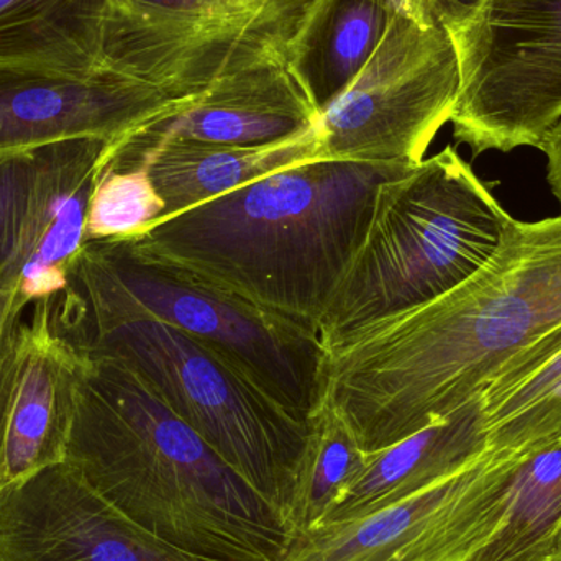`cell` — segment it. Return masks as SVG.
Returning <instances> with one entry per match:
<instances>
[{"label":"cell","instance_id":"obj_1","mask_svg":"<svg viewBox=\"0 0 561 561\" xmlns=\"http://www.w3.org/2000/svg\"><path fill=\"white\" fill-rule=\"evenodd\" d=\"M561 335V214L511 220L470 279L329 355L322 404L366 454L444 421L540 343Z\"/></svg>","mask_w":561,"mask_h":561},{"label":"cell","instance_id":"obj_2","mask_svg":"<svg viewBox=\"0 0 561 561\" xmlns=\"http://www.w3.org/2000/svg\"><path fill=\"white\" fill-rule=\"evenodd\" d=\"M79 355L66 463L131 523L181 553L283 560L296 536L286 517L137 373L107 356Z\"/></svg>","mask_w":561,"mask_h":561},{"label":"cell","instance_id":"obj_3","mask_svg":"<svg viewBox=\"0 0 561 561\" xmlns=\"http://www.w3.org/2000/svg\"><path fill=\"white\" fill-rule=\"evenodd\" d=\"M411 170L306 161L127 240L150 259L319 327L365 237L379 184Z\"/></svg>","mask_w":561,"mask_h":561},{"label":"cell","instance_id":"obj_4","mask_svg":"<svg viewBox=\"0 0 561 561\" xmlns=\"http://www.w3.org/2000/svg\"><path fill=\"white\" fill-rule=\"evenodd\" d=\"M51 309L76 352L117 359L137 373L289 523L310 421L219 350L145 312L82 253Z\"/></svg>","mask_w":561,"mask_h":561},{"label":"cell","instance_id":"obj_5","mask_svg":"<svg viewBox=\"0 0 561 561\" xmlns=\"http://www.w3.org/2000/svg\"><path fill=\"white\" fill-rule=\"evenodd\" d=\"M454 147L379 184L371 219L319 322L327 353L480 272L513 217Z\"/></svg>","mask_w":561,"mask_h":561},{"label":"cell","instance_id":"obj_6","mask_svg":"<svg viewBox=\"0 0 561 561\" xmlns=\"http://www.w3.org/2000/svg\"><path fill=\"white\" fill-rule=\"evenodd\" d=\"M81 253L145 312L229 356L294 414L310 421L322 404L329 353L319 327L150 259L128 240L89 242Z\"/></svg>","mask_w":561,"mask_h":561},{"label":"cell","instance_id":"obj_7","mask_svg":"<svg viewBox=\"0 0 561 561\" xmlns=\"http://www.w3.org/2000/svg\"><path fill=\"white\" fill-rule=\"evenodd\" d=\"M445 28L458 65L457 144L477 157L540 150L561 118V0H480Z\"/></svg>","mask_w":561,"mask_h":561},{"label":"cell","instance_id":"obj_8","mask_svg":"<svg viewBox=\"0 0 561 561\" xmlns=\"http://www.w3.org/2000/svg\"><path fill=\"white\" fill-rule=\"evenodd\" d=\"M457 94L447 28L404 0L362 71L320 111L322 160L419 167Z\"/></svg>","mask_w":561,"mask_h":561},{"label":"cell","instance_id":"obj_9","mask_svg":"<svg viewBox=\"0 0 561 561\" xmlns=\"http://www.w3.org/2000/svg\"><path fill=\"white\" fill-rule=\"evenodd\" d=\"M114 145L85 138L0 154V293L26 306L65 293Z\"/></svg>","mask_w":561,"mask_h":561},{"label":"cell","instance_id":"obj_10","mask_svg":"<svg viewBox=\"0 0 561 561\" xmlns=\"http://www.w3.org/2000/svg\"><path fill=\"white\" fill-rule=\"evenodd\" d=\"M519 460L486 454L378 513L299 534L280 561H468L496 527Z\"/></svg>","mask_w":561,"mask_h":561},{"label":"cell","instance_id":"obj_11","mask_svg":"<svg viewBox=\"0 0 561 561\" xmlns=\"http://www.w3.org/2000/svg\"><path fill=\"white\" fill-rule=\"evenodd\" d=\"M197 94L107 69L75 76L0 68V154L85 138L118 144Z\"/></svg>","mask_w":561,"mask_h":561},{"label":"cell","instance_id":"obj_12","mask_svg":"<svg viewBox=\"0 0 561 561\" xmlns=\"http://www.w3.org/2000/svg\"><path fill=\"white\" fill-rule=\"evenodd\" d=\"M0 561L207 560L131 523L62 461L0 490Z\"/></svg>","mask_w":561,"mask_h":561},{"label":"cell","instance_id":"obj_13","mask_svg":"<svg viewBox=\"0 0 561 561\" xmlns=\"http://www.w3.org/2000/svg\"><path fill=\"white\" fill-rule=\"evenodd\" d=\"M81 355L53 322L51 299L23 317L0 424V490L66 460Z\"/></svg>","mask_w":561,"mask_h":561},{"label":"cell","instance_id":"obj_14","mask_svg":"<svg viewBox=\"0 0 561 561\" xmlns=\"http://www.w3.org/2000/svg\"><path fill=\"white\" fill-rule=\"evenodd\" d=\"M319 121V108L283 53L227 72L183 107L138 128L117 147H259L304 134Z\"/></svg>","mask_w":561,"mask_h":561},{"label":"cell","instance_id":"obj_15","mask_svg":"<svg viewBox=\"0 0 561 561\" xmlns=\"http://www.w3.org/2000/svg\"><path fill=\"white\" fill-rule=\"evenodd\" d=\"M481 396L385 450L368 454L365 468L332 507L327 524L348 523L378 513L486 455ZM320 527V526H319Z\"/></svg>","mask_w":561,"mask_h":561},{"label":"cell","instance_id":"obj_16","mask_svg":"<svg viewBox=\"0 0 561 561\" xmlns=\"http://www.w3.org/2000/svg\"><path fill=\"white\" fill-rule=\"evenodd\" d=\"M322 160L319 125L259 147L167 144L144 150L114 147L112 164H144L164 201V217L193 209L275 171Z\"/></svg>","mask_w":561,"mask_h":561},{"label":"cell","instance_id":"obj_17","mask_svg":"<svg viewBox=\"0 0 561 561\" xmlns=\"http://www.w3.org/2000/svg\"><path fill=\"white\" fill-rule=\"evenodd\" d=\"M404 0H307L287 61L322 111L378 48Z\"/></svg>","mask_w":561,"mask_h":561},{"label":"cell","instance_id":"obj_18","mask_svg":"<svg viewBox=\"0 0 561 561\" xmlns=\"http://www.w3.org/2000/svg\"><path fill=\"white\" fill-rule=\"evenodd\" d=\"M111 0H0V68L85 76L102 71Z\"/></svg>","mask_w":561,"mask_h":561},{"label":"cell","instance_id":"obj_19","mask_svg":"<svg viewBox=\"0 0 561 561\" xmlns=\"http://www.w3.org/2000/svg\"><path fill=\"white\" fill-rule=\"evenodd\" d=\"M561 556V440L520 458L500 520L468 561H557Z\"/></svg>","mask_w":561,"mask_h":561},{"label":"cell","instance_id":"obj_20","mask_svg":"<svg viewBox=\"0 0 561 561\" xmlns=\"http://www.w3.org/2000/svg\"><path fill=\"white\" fill-rule=\"evenodd\" d=\"M486 454L527 457L561 440V348L537 362H517L481 394Z\"/></svg>","mask_w":561,"mask_h":561},{"label":"cell","instance_id":"obj_21","mask_svg":"<svg viewBox=\"0 0 561 561\" xmlns=\"http://www.w3.org/2000/svg\"><path fill=\"white\" fill-rule=\"evenodd\" d=\"M366 458L368 454L345 422L329 408L317 409L310 417L309 444L289 514L296 536L322 526L346 488L362 473Z\"/></svg>","mask_w":561,"mask_h":561},{"label":"cell","instance_id":"obj_22","mask_svg":"<svg viewBox=\"0 0 561 561\" xmlns=\"http://www.w3.org/2000/svg\"><path fill=\"white\" fill-rule=\"evenodd\" d=\"M163 214L164 201L144 164L117 167L108 161L89 199L84 242L134 239Z\"/></svg>","mask_w":561,"mask_h":561},{"label":"cell","instance_id":"obj_23","mask_svg":"<svg viewBox=\"0 0 561 561\" xmlns=\"http://www.w3.org/2000/svg\"><path fill=\"white\" fill-rule=\"evenodd\" d=\"M275 0H111L108 12L117 15L167 19H226L262 9Z\"/></svg>","mask_w":561,"mask_h":561},{"label":"cell","instance_id":"obj_24","mask_svg":"<svg viewBox=\"0 0 561 561\" xmlns=\"http://www.w3.org/2000/svg\"><path fill=\"white\" fill-rule=\"evenodd\" d=\"M28 307L13 293H0V424H2L3 399L12 365L13 343L16 330Z\"/></svg>","mask_w":561,"mask_h":561},{"label":"cell","instance_id":"obj_25","mask_svg":"<svg viewBox=\"0 0 561 561\" xmlns=\"http://www.w3.org/2000/svg\"><path fill=\"white\" fill-rule=\"evenodd\" d=\"M408 2L431 13L445 26L467 15L480 0H408Z\"/></svg>","mask_w":561,"mask_h":561},{"label":"cell","instance_id":"obj_26","mask_svg":"<svg viewBox=\"0 0 561 561\" xmlns=\"http://www.w3.org/2000/svg\"><path fill=\"white\" fill-rule=\"evenodd\" d=\"M540 150L547 158V181L561 207V118L547 135Z\"/></svg>","mask_w":561,"mask_h":561},{"label":"cell","instance_id":"obj_27","mask_svg":"<svg viewBox=\"0 0 561 561\" xmlns=\"http://www.w3.org/2000/svg\"><path fill=\"white\" fill-rule=\"evenodd\" d=\"M560 561H561V556H560Z\"/></svg>","mask_w":561,"mask_h":561},{"label":"cell","instance_id":"obj_28","mask_svg":"<svg viewBox=\"0 0 561 561\" xmlns=\"http://www.w3.org/2000/svg\"><path fill=\"white\" fill-rule=\"evenodd\" d=\"M557 561H560V560H557Z\"/></svg>","mask_w":561,"mask_h":561}]
</instances>
